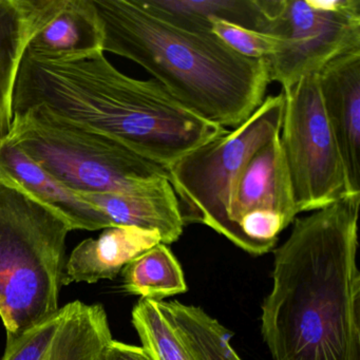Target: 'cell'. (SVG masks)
Listing matches in <instances>:
<instances>
[{
	"label": "cell",
	"instance_id": "obj_1",
	"mask_svg": "<svg viewBox=\"0 0 360 360\" xmlns=\"http://www.w3.org/2000/svg\"><path fill=\"white\" fill-rule=\"evenodd\" d=\"M360 195L296 218L275 250L261 333L274 360H360Z\"/></svg>",
	"mask_w": 360,
	"mask_h": 360
},
{
	"label": "cell",
	"instance_id": "obj_2",
	"mask_svg": "<svg viewBox=\"0 0 360 360\" xmlns=\"http://www.w3.org/2000/svg\"><path fill=\"white\" fill-rule=\"evenodd\" d=\"M12 112L98 132L164 168L229 131L185 108L155 79L124 75L103 51L41 56L26 50Z\"/></svg>",
	"mask_w": 360,
	"mask_h": 360
},
{
	"label": "cell",
	"instance_id": "obj_3",
	"mask_svg": "<svg viewBox=\"0 0 360 360\" xmlns=\"http://www.w3.org/2000/svg\"><path fill=\"white\" fill-rule=\"evenodd\" d=\"M103 28V51L148 71L191 112L221 127L236 128L265 100V60L240 56L212 33L176 28L139 0H92Z\"/></svg>",
	"mask_w": 360,
	"mask_h": 360
},
{
	"label": "cell",
	"instance_id": "obj_4",
	"mask_svg": "<svg viewBox=\"0 0 360 360\" xmlns=\"http://www.w3.org/2000/svg\"><path fill=\"white\" fill-rule=\"evenodd\" d=\"M68 221L0 179V317L15 338L58 311Z\"/></svg>",
	"mask_w": 360,
	"mask_h": 360
},
{
	"label": "cell",
	"instance_id": "obj_5",
	"mask_svg": "<svg viewBox=\"0 0 360 360\" xmlns=\"http://www.w3.org/2000/svg\"><path fill=\"white\" fill-rule=\"evenodd\" d=\"M5 140L79 193H144L168 180L166 168L115 139L33 113L13 115Z\"/></svg>",
	"mask_w": 360,
	"mask_h": 360
},
{
	"label": "cell",
	"instance_id": "obj_6",
	"mask_svg": "<svg viewBox=\"0 0 360 360\" xmlns=\"http://www.w3.org/2000/svg\"><path fill=\"white\" fill-rule=\"evenodd\" d=\"M283 94L265 98L245 122L189 151L166 168L185 224L199 223L227 238L231 193L250 158L281 131Z\"/></svg>",
	"mask_w": 360,
	"mask_h": 360
},
{
	"label": "cell",
	"instance_id": "obj_7",
	"mask_svg": "<svg viewBox=\"0 0 360 360\" xmlns=\"http://www.w3.org/2000/svg\"><path fill=\"white\" fill-rule=\"evenodd\" d=\"M281 92L284 113L280 144L298 214L321 210L354 195L324 113L318 73Z\"/></svg>",
	"mask_w": 360,
	"mask_h": 360
},
{
	"label": "cell",
	"instance_id": "obj_8",
	"mask_svg": "<svg viewBox=\"0 0 360 360\" xmlns=\"http://www.w3.org/2000/svg\"><path fill=\"white\" fill-rule=\"evenodd\" d=\"M271 35L281 39L267 58L269 79L288 90L334 58L360 49V0H281Z\"/></svg>",
	"mask_w": 360,
	"mask_h": 360
},
{
	"label": "cell",
	"instance_id": "obj_9",
	"mask_svg": "<svg viewBox=\"0 0 360 360\" xmlns=\"http://www.w3.org/2000/svg\"><path fill=\"white\" fill-rule=\"evenodd\" d=\"M279 136L250 158L227 210V239L255 256L274 250L298 214Z\"/></svg>",
	"mask_w": 360,
	"mask_h": 360
},
{
	"label": "cell",
	"instance_id": "obj_10",
	"mask_svg": "<svg viewBox=\"0 0 360 360\" xmlns=\"http://www.w3.org/2000/svg\"><path fill=\"white\" fill-rule=\"evenodd\" d=\"M111 340L104 307L77 300L8 339L0 360H101Z\"/></svg>",
	"mask_w": 360,
	"mask_h": 360
},
{
	"label": "cell",
	"instance_id": "obj_11",
	"mask_svg": "<svg viewBox=\"0 0 360 360\" xmlns=\"http://www.w3.org/2000/svg\"><path fill=\"white\" fill-rule=\"evenodd\" d=\"M22 5L27 51L41 56L103 51L102 25L92 0H22Z\"/></svg>",
	"mask_w": 360,
	"mask_h": 360
},
{
	"label": "cell",
	"instance_id": "obj_12",
	"mask_svg": "<svg viewBox=\"0 0 360 360\" xmlns=\"http://www.w3.org/2000/svg\"><path fill=\"white\" fill-rule=\"evenodd\" d=\"M318 81L349 188L360 195V49L334 58L318 72Z\"/></svg>",
	"mask_w": 360,
	"mask_h": 360
},
{
	"label": "cell",
	"instance_id": "obj_13",
	"mask_svg": "<svg viewBox=\"0 0 360 360\" xmlns=\"http://www.w3.org/2000/svg\"><path fill=\"white\" fill-rule=\"evenodd\" d=\"M0 179L9 181L62 214L72 231H100L110 222L77 191L67 187L33 161L20 147L4 140L0 143Z\"/></svg>",
	"mask_w": 360,
	"mask_h": 360
},
{
	"label": "cell",
	"instance_id": "obj_14",
	"mask_svg": "<svg viewBox=\"0 0 360 360\" xmlns=\"http://www.w3.org/2000/svg\"><path fill=\"white\" fill-rule=\"evenodd\" d=\"M160 20L197 33H212V20L269 34L281 0H139Z\"/></svg>",
	"mask_w": 360,
	"mask_h": 360
},
{
	"label": "cell",
	"instance_id": "obj_15",
	"mask_svg": "<svg viewBox=\"0 0 360 360\" xmlns=\"http://www.w3.org/2000/svg\"><path fill=\"white\" fill-rule=\"evenodd\" d=\"M160 243L157 231L136 226L104 229L100 237L84 240L72 250L65 265L64 285L115 279L128 263Z\"/></svg>",
	"mask_w": 360,
	"mask_h": 360
},
{
	"label": "cell",
	"instance_id": "obj_16",
	"mask_svg": "<svg viewBox=\"0 0 360 360\" xmlns=\"http://www.w3.org/2000/svg\"><path fill=\"white\" fill-rule=\"evenodd\" d=\"M77 193L100 210L112 227L136 226L157 231L165 245L178 241L182 236L185 223L169 180L144 193Z\"/></svg>",
	"mask_w": 360,
	"mask_h": 360
},
{
	"label": "cell",
	"instance_id": "obj_17",
	"mask_svg": "<svg viewBox=\"0 0 360 360\" xmlns=\"http://www.w3.org/2000/svg\"><path fill=\"white\" fill-rule=\"evenodd\" d=\"M193 360H242L231 345L233 333L201 307L157 301Z\"/></svg>",
	"mask_w": 360,
	"mask_h": 360
},
{
	"label": "cell",
	"instance_id": "obj_18",
	"mask_svg": "<svg viewBox=\"0 0 360 360\" xmlns=\"http://www.w3.org/2000/svg\"><path fill=\"white\" fill-rule=\"evenodd\" d=\"M123 288L141 298L163 301L187 290L180 263L165 244L160 243L128 263L123 269Z\"/></svg>",
	"mask_w": 360,
	"mask_h": 360
},
{
	"label": "cell",
	"instance_id": "obj_19",
	"mask_svg": "<svg viewBox=\"0 0 360 360\" xmlns=\"http://www.w3.org/2000/svg\"><path fill=\"white\" fill-rule=\"evenodd\" d=\"M132 324L153 360H193L157 301L141 298L132 309Z\"/></svg>",
	"mask_w": 360,
	"mask_h": 360
},
{
	"label": "cell",
	"instance_id": "obj_20",
	"mask_svg": "<svg viewBox=\"0 0 360 360\" xmlns=\"http://www.w3.org/2000/svg\"><path fill=\"white\" fill-rule=\"evenodd\" d=\"M212 33L240 56L267 60L279 51L281 39L276 35L248 30L223 20H212Z\"/></svg>",
	"mask_w": 360,
	"mask_h": 360
},
{
	"label": "cell",
	"instance_id": "obj_21",
	"mask_svg": "<svg viewBox=\"0 0 360 360\" xmlns=\"http://www.w3.org/2000/svg\"><path fill=\"white\" fill-rule=\"evenodd\" d=\"M101 360H153L142 347L111 340L105 347Z\"/></svg>",
	"mask_w": 360,
	"mask_h": 360
}]
</instances>
